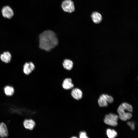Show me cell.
<instances>
[{"instance_id":"6da1fadb","label":"cell","mask_w":138,"mask_h":138,"mask_svg":"<svg viewBox=\"0 0 138 138\" xmlns=\"http://www.w3.org/2000/svg\"><path fill=\"white\" fill-rule=\"evenodd\" d=\"M56 34L53 31L47 30L43 32L39 36V47L42 49L49 51L58 44Z\"/></svg>"},{"instance_id":"7a4b0ae2","label":"cell","mask_w":138,"mask_h":138,"mask_svg":"<svg viewBox=\"0 0 138 138\" xmlns=\"http://www.w3.org/2000/svg\"><path fill=\"white\" fill-rule=\"evenodd\" d=\"M133 110L131 105L126 102L122 103L119 106L117 110L119 118L123 121L130 119L132 117L131 112H132Z\"/></svg>"},{"instance_id":"30bf717a","label":"cell","mask_w":138,"mask_h":138,"mask_svg":"<svg viewBox=\"0 0 138 138\" xmlns=\"http://www.w3.org/2000/svg\"><path fill=\"white\" fill-rule=\"evenodd\" d=\"M23 124L25 129L30 130H32L36 125L35 121L31 118L25 119L23 121Z\"/></svg>"},{"instance_id":"d6986e66","label":"cell","mask_w":138,"mask_h":138,"mask_svg":"<svg viewBox=\"0 0 138 138\" xmlns=\"http://www.w3.org/2000/svg\"><path fill=\"white\" fill-rule=\"evenodd\" d=\"M71 138H77L76 137L74 136V137H71Z\"/></svg>"},{"instance_id":"2e32d148","label":"cell","mask_w":138,"mask_h":138,"mask_svg":"<svg viewBox=\"0 0 138 138\" xmlns=\"http://www.w3.org/2000/svg\"><path fill=\"white\" fill-rule=\"evenodd\" d=\"M106 134L109 138H114L117 135V132L114 130L107 129L106 131Z\"/></svg>"},{"instance_id":"e0dca14e","label":"cell","mask_w":138,"mask_h":138,"mask_svg":"<svg viewBox=\"0 0 138 138\" xmlns=\"http://www.w3.org/2000/svg\"><path fill=\"white\" fill-rule=\"evenodd\" d=\"M79 138H89L85 131L81 132L79 134Z\"/></svg>"},{"instance_id":"277c9868","label":"cell","mask_w":138,"mask_h":138,"mask_svg":"<svg viewBox=\"0 0 138 138\" xmlns=\"http://www.w3.org/2000/svg\"><path fill=\"white\" fill-rule=\"evenodd\" d=\"M113 101V99L112 96L107 94H102L100 96L98 103L100 107H106L108 105V103H111Z\"/></svg>"},{"instance_id":"ac0fdd59","label":"cell","mask_w":138,"mask_h":138,"mask_svg":"<svg viewBox=\"0 0 138 138\" xmlns=\"http://www.w3.org/2000/svg\"><path fill=\"white\" fill-rule=\"evenodd\" d=\"M128 125L129 126L132 130L135 129V125L134 122H132L129 121L127 122Z\"/></svg>"},{"instance_id":"8992f818","label":"cell","mask_w":138,"mask_h":138,"mask_svg":"<svg viewBox=\"0 0 138 138\" xmlns=\"http://www.w3.org/2000/svg\"><path fill=\"white\" fill-rule=\"evenodd\" d=\"M71 95L74 99L79 100L83 97V93L79 88L75 87L71 90Z\"/></svg>"},{"instance_id":"3957f363","label":"cell","mask_w":138,"mask_h":138,"mask_svg":"<svg viewBox=\"0 0 138 138\" xmlns=\"http://www.w3.org/2000/svg\"><path fill=\"white\" fill-rule=\"evenodd\" d=\"M118 116L115 114L110 113L105 115L104 121L107 124L115 126L118 124Z\"/></svg>"},{"instance_id":"ba28073f","label":"cell","mask_w":138,"mask_h":138,"mask_svg":"<svg viewBox=\"0 0 138 138\" xmlns=\"http://www.w3.org/2000/svg\"><path fill=\"white\" fill-rule=\"evenodd\" d=\"M3 16L5 18L10 19L13 16L14 12L12 9L9 6L3 7L2 9Z\"/></svg>"},{"instance_id":"7c38bea8","label":"cell","mask_w":138,"mask_h":138,"mask_svg":"<svg viewBox=\"0 0 138 138\" xmlns=\"http://www.w3.org/2000/svg\"><path fill=\"white\" fill-rule=\"evenodd\" d=\"M91 17L93 22L96 24L100 23L102 20L101 15L97 12H93L91 14Z\"/></svg>"},{"instance_id":"5b68a950","label":"cell","mask_w":138,"mask_h":138,"mask_svg":"<svg viewBox=\"0 0 138 138\" xmlns=\"http://www.w3.org/2000/svg\"><path fill=\"white\" fill-rule=\"evenodd\" d=\"M61 7L64 11L69 13L73 12L75 9L73 2L71 0H64L62 3Z\"/></svg>"},{"instance_id":"5bb4252c","label":"cell","mask_w":138,"mask_h":138,"mask_svg":"<svg viewBox=\"0 0 138 138\" xmlns=\"http://www.w3.org/2000/svg\"><path fill=\"white\" fill-rule=\"evenodd\" d=\"M0 57L2 61L5 63H7L10 61L11 55L9 52H6L1 54L0 55Z\"/></svg>"},{"instance_id":"8fae6325","label":"cell","mask_w":138,"mask_h":138,"mask_svg":"<svg viewBox=\"0 0 138 138\" xmlns=\"http://www.w3.org/2000/svg\"><path fill=\"white\" fill-rule=\"evenodd\" d=\"M8 135V132L6 125L3 122L0 123V137L4 138Z\"/></svg>"},{"instance_id":"4fadbf2b","label":"cell","mask_w":138,"mask_h":138,"mask_svg":"<svg viewBox=\"0 0 138 138\" xmlns=\"http://www.w3.org/2000/svg\"><path fill=\"white\" fill-rule=\"evenodd\" d=\"M5 95L7 96H11L13 95L15 92V89L12 86L7 85L5 86L3 89Z\"/></svg>"},{"instance_id":"9a60e30c","label":"cell","mask_w":138,"mask_h":138,"mask_svg":"<svg viewBox=\"0 0 138 138\" xmlns=\"http://www.w3.org/2000/svg\"><path fill=\"white\" fill-rule=\"evenodd\" d=\"M63 66L65 69L70 70L72 68L73 66V63L70 60L65 59L64 61L63 64Z\"/></svg>"},{"instance_id":"9c48e42d","label":"cell","mask_w":138,"mask_h":138,"mask_svg":"<svg viewBox=\"0 0 138 138\" xmlns=\"http://www.w3.org/2000/svg\"><path fill=\"white\" fill-rule=\"evenodd\" d=\"M34 68L35 66L32 63H26L24 65L23 72L25 75H28L31 73Z\"/></svg>"},{"instance_id":"52a82bcc","label":"cell","mask_w":138,"mask_h":138,"mask_svg":"<svg viewBox=\"0 0 138 138\" xmlns=\"http://www.w3.org/2000/svg\"><path fill=\"white\" fill-rule=\"evenodd\" d=\"M62 86V88L66 90H70L74 87L72 79L70 77L65 78L63 81Z\"/></svg>"}]
</instances>
